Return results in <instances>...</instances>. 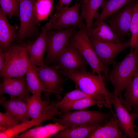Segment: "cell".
Listing matches in <instances>:
<instances>
[{
	"instance_id": "cell-1",
	"label": "cell",
	"mask_w": 138,
	"mask_h": 138,
	"mask_svg": "<svg viewBox=\"0 0 138 138\" xmlns=\"http://www.w3.org/2000/svg\"><path fill=\"white\" fill-rule=\"evenodd\" d=\"M112 64V70L103 75L104 80L111 83L114 87V94L118 95L123 105L122 92L138 71V45L121 61H114Z\"/></svg>"
},
{
	"instance_id": "cell-2",
	"label": "cell",
	"mask_w": 138,
	"mask_h": 138,
	"mask_svg": "<svg viewBox=\"0 0 138 138\" xmlns=\"http://www.w3.org/2000/svg\"><path fill=\"white\" fill-rule=\"evenodd\" d=\"M63 75L67 76L75 83L77 87L84 92L93 95H104L111 99L114 96V93L110 92L106 87L103 75H96L86 69L75 70L64 72Z\"/></svg>"
},
{
	"instance_id": "cell-3",
	"label": "cell",
	"mask_w": 138,
	"mask_h": 138,
	"mask_svg": "<svg viewBox=\"0 0 138 138\" xmlns=\"http://www.w3.org/2000/svg\"><path fill=\"white\" fill-rule=\"evenodd\" d=\"M29 53L26 43L11 46L4 53L5 68L1 76L11 78L24 76L31 65Z\"/></svg>"
},
{
	"instance_id": "cell-4",
	"label": "cell",
	"mask_w": 138,
	"mask_h": 138,
	"mask_svg": "<svg viewBox=\"0 0 138 138\" xmlns=\"http://www.w3.org/2000/svg\"><path fill=\"white\" fill-rule=\"evenodd\" d=\"M113 112L103 113L85 109L74 111L64 112L59 118H55V122L69 128L90 124H101L107 121Z\"/></svg>"
},
{
	"instance_id": "cell-5",
	"label": "cell",
	"mask_w": 138,
	"mask_h": 138,
	"mask_svg": "<svg viewBox=\"0 0 138 138\" xmlns=\"http://www.w3.org/2000/svg\"><path fill=\"white\" fill-rule=\"evenodd\" d=\"M32 66L39 76L45 100L49 101L51 95L60 99V94L63 89V84L68 78L64 77L60 70L55 65H44L38 67Z\"/></svg>"
},
{
	"instance_id": "cell-6",
	"label": "cell",
	"mask_w": 138,
	"mask_h": 138,
	"mask_svg": "<svg viewBox=\"0 0 138 138\" xmlns=\"http://www.w3.org/2000/svg\"><path fill=\"white\" fill-rule=\"evenodd\" d=\"M86 60L92 70V73L101 75L109 73V68L105 66L98 57L90 41L86 26L80 29L73 36L71 42Z\"/></svg>"
},
{
	"instance_id": "cell-7",
	"label": "cell",
	"mask_w": 138,
	"mask_h": 138,
	"mask_svg": "<svg viewBox=\"0 0 138 138\" xmlns=\"http://www.w3.org/2000/svg\"><path fill=\"white\" fill-rule=\"evenodd\" d=\"M80 3L77 2L71 7L63 6L51 16L45 26L48 31L60 30L70 27L81 29L86 26L79 13Z\"/></svg>"
},
{
	"instance_id": "cell-8",
	"label": "cell",
	"mask_w": 138,
	"mask_h": 138,
	"mask_svg": "<svg viewBox=\"0 0 138 138\" xmlns=\"http://www.w3.org/2000/svg\"><path fill=\"white\" fill-rule=\"evenodd\" d=\"M75 27H72L56 31H47V54L45 60L47 65L57 63L59 54L69 44Z\"/></svg>"
},
{
	"instance_id": "cell-9",
	"label": "cell",
	"mask_w": 138,
	"mask_h": 138,
	"mask_svg": "<svg viewBox=\"0 0 138 138\" xmlns=\"http://www.w3.org/2000/svg\"><path fill=\"white\" fill-rule=\"evenodd\" d=\"M37 0H19L20 23L17 38L19 41L33 35L36 30V25L38 23L34 15V7Z\"/></svg>"
},
{
	"instance_id": "cell-10",
	"label": "cell",
	"mask_w": 138,
	"mask_h": 138,
	"mask_svg": "<svg viewBox=\"0 0 138 138\" xmlns=\"http://www.w3.org/2000/svg\"><path fill=\"white\" fill-rule=\"evenodd\" d=\"M63 112L56 105V102L49 103L43 113L39 117L30 121L21 123L3 132H0V138H14L20 133L34 126L39 125L43 121L53 120L56 115L60 116Z\"/></svg>"
},
{
	"instance_id": "cell-11",
	"label": "cell",
	"mask_w": 138,
	"mask_h": 138,
	"mask_svg": "<svg viewBox=\"0 0 138 138\" xmlns=\"http://www.w3.org/2000/svg\"><path fill=\"white\" fill-rule=\"evenodd\" d=\"M136 0L130 1L108 17L107 23L113 31L120 36H130V26Z\"/></svg>"
},
{
	"instance_id": "cell-12",
	"label": "cell",
	"mask_w": 138,
	"mask_h": 138,
	"mask_svg": "<svg viewBox=\"0 0 138 138\" xmlns=\"http://www.w3.org/2000/svg\"><path fill=\"white\" fill-rule=\"evenodd\" d=\"M89 38L99 60L107 67L113 64L114 61V58L118 54L130 47L131 38L121 43H112L103 42L89 37Z\"/></svg>"
},
{
	"instance_id": "cell-13",
	"label": "cell",
	"mask_w": 138,
	"mask_h": 138,
	"mask_svg": "<svg viewBox=\"0 0 138 138\" xmlns=\"http://www.w3.org/2000/svg\"><path fill=\"white\" fill-rule=\"evenodd\" d=\"M55 66L62 71L86 69L88 63L71 42L59 54Z\"/></svg>"
},
{
	"instance_id": "cell-14",
	"label": "cell",
	"mask_w": 138,
	"mask_h": 138,
	"mask_svg": "<svg viewBox=\"0 0 138 138\" xmlns=\"http://www.w3.org/2000/svg\"><path fill=\"white\" fill-rule=\"evenodd\" d=\"M113 99L110 102L114 106L116 116L118 119V124L124 132L125 135L129 138H138V132L135 131L137 127L134 125V120L138 117V113L134 111L130 113L123 106L118 96L114 94Z\"/></svg>"
},
{
	"instance_id": "cell-15",
	"label": "cell",
	"mask_w": 138,
	"mask_h": 138,
	"mask_svg": "<svg viewBox=\"0 0 138 138\" xmlns=\"http://www.w3.org/2000/svg\"><path fill=\"white\" fill-rule=\"evenodd\" d=\"M3 78V82L0 85V95L8 94L25 102L31 97L27 89L25 78L24 76Z\"/></svg>"
},
{
	"instance_id": "cell-16",
	"label": "cell",
	"mask_w": 138,
	"mask_h": 138,
	"mask_svg": "<svg viewBox=\"0 0 138 138\" xmlns=\"http://www.w3.org/2000/svg\"><path fill=\"white\" fill-rule=\"evenodd\" d=\"M89 37L104 42L119 43L123 42V37L114 32L104 20L95 21L92 27L87 30Z\"/></svg>"
},
{
	"instance_id": "cell-17",
	"label": "cell",
	"mask_w": 138,
	"mask_h": 138,
	"mask_svg": "<svg viewBox=\"0 0 138 138\" xmlns=\"http://www.w3.org/2000/svg\"><path fill=\"white\" fill-rule=\"evenodd\" d=\"M47 31L45 26H43L40 35L35 41L26 43L27 50L30 54V63L33 66L44 65L43 57L47 48Z\"/></svg>"
},
{
	"instance_id": "cell-18",
	"label": "cell",
	"mask_w": 138,
	"mask_h": 138,
	"mask_svg": "<svg viewBox=\"0 0 138 138\" xmlns=\"http://www.w3.org/2000/svg\"><path fill=\"white\" fill-rule=\"evenodd\" d=\"M0 96V104L5 109V113L16 117L21 123L29 120L26 102L12 96L6 100L3 95Z\"/></svg>"
},
{
	"instance_id": "cell-19",
	"label": "cell",
	"mask_w": 138,
	"mask_h": 138,
	"mask_svg": "<svg viewBox=\"0 0 138 138\" xmlns=\"http://www.w3.org/2000/svg\"><path fill=\"white\" fill-rule=\"evenodd\" d=\"M7 15L0 8V49L3 53L7 51L13 42L17 38L16 25L12 26L9 23Z\"/></svg>"
},
{
	"instance_id": "cell-20",
	"label": "cell",
	"mask_w": 138,
	"mask_h": 138,
	"mask_svg": "<svg viewBox=\"0 0 138 138\" xmlns=\"http://www.w3.org/2000/svg\"><path fill=\"white\" fill-rule=\"evenodd\" d=\"M37 125L31 129L23 132L16 137L18 138H46L53 136L59 131L69 128L55 122L44 126Z\"/></svg>"
},
{
	"instance_id": "cell-21",
	"label": "cell",
	"mask_w": 138,
	"mask_h": 138,
	"mask_svg": "<svg viewBox=\"0 0 138 138\" xmlns=\"http://www.w3.org/2000/svg\"><path fill=\"white\" fill-rule=\"evenodd\" d=\"M103 126L99 127L89 138H126L119 128L118 121L115 114Z\"/></svg>"
},
{
	"instance_id": "cell-22",
	"label": "cell",
	"mask_w": 138,
	"mask_h": 138,
	"mask_svg": "<svg viewBox=\"0 0 138 138\" xmlns=\"http://www.w3.org/2000/svg\"><path fill=\"white\" fill-rule=\"evenodd\" d=\"M101 124H90L82 125L61 130L54 136L60 138H89Z\"/></svg>"
},
{
	"instance_id": "cell-23",
	"label": "cell",
	"mask_w": 138,
	"mask_h": 138,
	"mask_svg": "<svg viewBox=\"0 0 138 138\" xmlns=\"http://www.w3.org/2000/svg\"><path fill=\"white\" fill-rule=\"evenodd\" d=\"M125 89L123 105L129 111L131 110L133 107L134 111L136 112L138 109V71Z\"/></svg>"
},
{
	"instance_id": "cell-24",
	"label": "cell",
	"mask_w": 138,
	"mask_h": 138,
	"mask_svg": "<svg viewBox=\"0 0 138 138\" xmlns=\"http://www.w3.org/2000/svg\"><path fill=\"white\" fill-rule=\"evenodd\" d=\"M104 0H87L80 3L81 9L80 15L86 22L87 30L92 27L94 18H96L99 14L98 10L102 6Z\"/></svg>"
},
{
	"instance_id": "cell-25",
	"label": "cell",
	"mask_w": 138,
	"mask_h": 138,
	"mask_svg": "<svg viewBox=\"0 0 138 138\" xmlns=\"http://www.w3.org/2000/svg\"><path fill=\"white\" fill-rule=\"evenodd\" d=\"M97 105L100 108L103 106L111 108L110 104L107 102L89 99L84 98L71 101L56 106L63 112H67L72 110L85 109L90 106Z\"/></svg>"
},
{
	"instance_id": "cell-26",
	"label": "cell",
	"mask_w": 138,
	"mask_h": 138,
	"mask_svg": "<svg viewBox=\"0 0 138 138\" xmlns=\"http://www.w3.org/2000/svg\"><path fill=\"white\" fill-rule=\"evenodd\" d=\"M40 94L33 95L26 102L28 115L31 119L40 116L50 103L49 101L43 100Z\"/></svg>"
},
{
	"instance_id": "cell-27",
	"label": "cell",
	"mask_w": 138,
	"mask_h": 138,
	"mask_svg": "<svg viewBox=\"0 0 138 138\" xmlns=\"http://www.w3.org/2000/svg\"><path fill=\"white\" fill-rule=\"evenodd\" d=\"M84 98H89L110 103L111 100L104 95H93L87 94L77 87L74 90L66 94L60 101L57 102V105L61 104L71 101Z\"/></svg>"
},
{
	"instance_id": "cell-28",
	"label": "cell",
	"mask_w": 138,
	"mask_h": 138,
	"mask_svg": "<svg viewBox=\"0 0 138 138\" xmlns=\"http://www.w3.org/2000/svg\"><path fill=\"white\" fill-rule=\"evenodd\" d=\"M133 0H104L100 13L96 21L104 20L111 14Z\"/></svg>"
},
{
	"instance_id": "cell-29",
	"label": "cell",
	"mask_w": 138,
	"mask_h": 138,
	"mask_svg": "<svg viewBox=\"0 0 138 138\" xmlns=\"http://www.w3.org/2000/svg\"><path fill=\"white\" fill-rule=\"evenodd\" d=\"M54 9L53 0H37L34 11L38 22L47 19Z\"/></svg>"
},
{
	"instance_id": "cell-30",
	"label": "cell",
	"mask_w": 138,
	"mask_h": 138,
	"mask_svg": "<svg viewBox=\"0 0 138 138\" xmlns=\"http://www.w3.org/2000/svg\"><path fill=\"white\" fill-rule=\"evenodd\" d=\"M26 87L28 92L33 95L41 94L43 89L39 76L32 66L30 65L26 73Z\"/></svg>"
},
{
	"instance_id": "cell-31",
	"label": "cell",
	"mask_w": 138,
	"mask_h": 138,
	"mask_svg": "<svg viewBox=\"0 0 138 138\" xmlns=\"http://www.w3.org/2000/svg\"><path fill=\"white\" fill-rule=\"evenodd\" d=\"M131 36L130 51L138 45V0H137L134 8L130 27Z\"/></svg>"
},
{
	"instance_id": "cell-32",
	"label": "cell",
	"mask_w": 138,
	"mask_h": 138,
	"mask_svg": "<svg viewBox=\"0 0 138 138\" xmlns=\"http://www.w3.org/2000/svg\"><path fill=\"white\" fill-rule=\"evenodd\" d=\"M1 9L10 19L16 16L19 18V0H0Z\"/></svg>"
},
{
	"instance_id": "cell-33",
	"label": "cell",
	"mask_w": 138,
	"mask_h": 138,
	"mask_svg": "<svg viewBox=\"0 0 138 138\" xmlns=\"http://www.w3.org/2000/svg\"><path fill=\"white\" fill-rule=\"evenodd\" d=\"M16 117L5 113L0 112V132H3L20 123Z\"/></svg>"
},
{
	"instance_id": "cell-34",
	"label": "cell",
	"mask_w": 138,
	"mask_h": 138,
	"mask_svg": "<svg viewBox=\"0 0 138 138\" xmlns=\"http://www.w3.org/2000/svg\"><path fill=\"white\" fill-rule=\"evenodd\" d=\"M73 0H59L55 6L56 11L58 10L61 7L65 5L67 7L69 5ZM77 1L78 0H76Z\"/></svg>"
},
{
	"instance_id": "cell-35",
	"label": "cell",
	"mask_w": 138,
	"mask_h": 138,
	"mask_svg": "<svg viewBox=\"0 0 138 138\" xmlns=\"http://www.w3.org/2000/svg\"><path fill=\"white\" fill-rule=\"evenodd\" d=\"M5 57L4 53L0 49V74L3 72L4 68Z\"/></svg>"
},
{
	"instance_id": "cell-36",
	"label": "cell",
	"mask_w": 138,
	"mask_h": 138,
	"mask_svg": "<svg viewBox=\"0 0 138 138\" xmlns=\"http://www.w3.org/2000/svg\"><path fill=\"white\" fill-rule=\"evenodd\" d=\"M87 1V0H83L82 1L84 2H85L86 1Z\"/></svg>"
},
{
	"instance_id": "cell-37",
	"label": "cell",
	"mask_w": 138,
	"mask_h": 138,
	"mask_svg": "<svg viewBox=\"0 0 138 138\" xmlns=\"http://www.w3.org/2000/svg\"><path fill=\"white\" fill-rule=\"evenodd\" d=\"M136 112L138 113V109L136 111Z\"/></svg>"
}]
</instances>
